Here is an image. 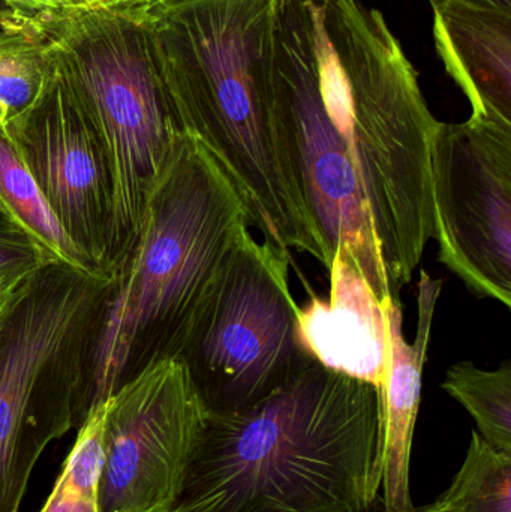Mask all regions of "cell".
Here are the masks:
<instances>
[{"instance_id":"6da1fadb","label":"cell","mask_w":511,"mask_h":512,"mask_svg":"<svg viewBox=\"0 0 511 512\" xmlns=\"http://www.w3.org/2000/svg\"><path fill=\"white\" fill-rule=\"evenodd\" d=\"M272 105L306 194L332 206L365 201L401 301L435 237L441 122L383 12L360 0H279Z\"/></svg>"},{"instance_id":"7a4b0ae2","label":"cell","mask_w":511,"mask_h":512,"mask_svg":"<svg viewBox=\"0 0 511 512\" xmlns=\"http://www.w3.org/2000/svg\"><path fill=\"white\" fill-rule=\"evenodd\" d=\"M278 6L279 0H176L129 15L147 30L183 132L233 183L249 227L267 245L311 255L329 270L273 117Z\"/></svg>"},{"instance_id":"3957f363","label":"cell","mask_w":511,"mask_h":512,"mask_svg":"<svg viewBox=\"0 0 511 512\" xmlns=\"http://www.w3.org/2000/svg\"><path fill=\"white\" fill-rule=\"evenodd\" d=\"M381 484L380 394L312 361L249 408L209 415L173 512H374Z\"/></svg>"},{"instance_id":"277c9868","label":"cell","mask_w":511,"mask_h":512,"mask_svg":"<svg viewBox=\"0 0 511 512\" xmlns=\"http://www.w3.org/2000/svg\"><path fill=\"white\" fill-rule=\"evenodd\" d=\"M249 228L233 183L197 140L183 135L111 276L84 418L147 367L179 358Z\"/></svg>"},{"instance_id":"5b68a950","label":"cell","mask_w":511,"mask_h":512,"mask_svg":"<svg viewBox=\"0 0 511 512\" xmlns=\"http://www.w3.org/2000/svg\"><path fill=\"white\" fill-rule=\"evenodd\" d=\"M33 21L107 156L113 182L111 277L134 243L150 192L185 132L138 18L78 8Z\"/></svg>"},{"instance_id":"8992f818","label":"cell","mask_w":511,"mask_h":512,"mask_svg":"<svg viewBox=\"0 0 511 512\" xmlns=\"http://www.w3.org/2000/svg\"><path fill=\"white\" fill-rule=\"evenodd\" d=\"M110 277L39 268L0 331V512H18L50 442L84 421Z\"/></svg>"},{"instance_id":"52a82bcc","label":"cell","mask_w":511,"mask_h":512,"mask_svg":"<svg viewBox=\"0 0 511 512\" xmlns=\"http://www.w3.org/2000/svg\"><path fill=\"white\" fill-rule=\"evenodd\" d=\"M290 262L251 228L231 252L177 358L210 415L249 408L315 361L300 340Z\"/></svg>"},{"instance_id":"ba28073f","label":"cell","mask_w":511,"mask_h":512,"mask_svg":"<svg viewBox=\"0 0 511 512\" xmlns=\"http://www.w3.org/2000/svg\"><path fill=\"white\" fill-rule=\"evenodd\" d=\"M438 261L511 307V122H441L431 155Z\"/></svg>"},{"instance_id":"9c48e42d","label":"cell","mask_w":511,"mask_h":512,"mask_svg":"<svg viewBox=\"0 0 511 512\" xmlns=\"http://www.w3.org/2000/svg\"><path fill=\"white\" fill-rule=\"evenodd\" d=\"M209 411L182 361H158L105 400L101 512H173Z\"/></svg>"},{"instance_id":"30bf717a","label":"cell","mask_w":511,"mask_h":512,"mask_svg":"<svg viewBox=\"0 0 511 512\" xmlns=\"http://www.w3.org/2000/svg\"><path fill=\"white\" fill-rule=\"evenodd\" d=\"M6 132L66 236L102 276L110 277V167L56 68L38 104Z\"/></svg>"},{"instance_id":"8fae6325","label":"cell","mask_w":511,"mask_h":512,"mask_svg":"<svg viewBox=\"0 0 511 512\" xmlns=\"http://www.w3.org/2000/svg\"><path fill=\"white\" fill-rule=\"evenodd\" d=\"M327 271L329 298L311 292V300L297 310L303 348L326 369L372 385L381 394L389 369L383 301L341 255H333Z\"/></svg>"},{"instance_id":"7c38bea8","label":"cell","mask_w":511,"mask_h":512,"mask_svg":"<svg viewBox=\"0 0 511 512\" xmlns=\"http://www.w3.org/2000/svg\"><path fill=\"white\" fill-rule=\"evenodd\" d=\"M441 289V280L432 279L428 271L420 270L419 318L413 343H408L402 333L401 301L392 298L383 301L389 331V369L380 394L383 418L381 510L384 512H408L414 508L410 490L411 451L422 399L423 369L428 360L432 322Z\"/></svg>"},{"instance_id":"4fadbf2b","label":"cell","mask_w":511,"mask_h":512,"mask_svg":"<svg viewBox=\"0 0 511 512\" xmlns=\"http://www.w3.org/2000/svg\"><path fill=\"white\" fill-rule=\"evenodd\" d=\"M434 39L471 116L511 122V11L449 0L434 9Z\"/></svg>"},{"instance_id":"5bb4252c","label":"cell","mask_w":511,"mask_h":512,"mask_svg":"<svg viewBox=\"0 0 511 512\" xmlns=\"http://www.w3.org/2000/svg\"><path fill=\"white\" fill-rule=\"evenodd\" d=\"M0 209L50 264L105 277L66 236L14 141L3 129H0Z\"/></svg>"},{"instance_id":"9a60e30c","label":"cell","mask_w":511,"mask_h":512,"mask_svg":"<svg viewBox=\"0 0 511 512\" xmlns=\"http://www.w3.org/2000/svg\"><path fill=\"white\" fill-rule=\"evenodd\" d=\"M53 71L35 21L8 12L0 20V129L11 128L38 104Z\"/></svg>"},{"instance_id":"2e32d148","label":"cell","mask_w":511,"mask_h":512,"mask_svg":"<svg viewBox=\"0 0 511 512\" xmlns=\"http://www.w3.org/2000/svg\"><path fill=\"white\" fill-rule=\"evenodd\" d=\"M443 390L476 421V432L497 450L511 454V361L485 370L459 361L447 370Z\"/></svg>"},{"instance_id":"e0dca14e","label":"cell","mask_w":511,"mask_h":512,"mask_svg":"<svg viewBox=\"0 0 511 512\" xmlns=\"http://www.w3.org/2000/svg\"><path fill=\"white\" fill-rule=\"evenodd\" d=\"M105 402L90 409L41 512H101Z\"/></svg>"},{"instance_id":"ac0fdd59","label":"cell","mask_w":511,"mask_h":512,"mask_svg":"<svg viewBox=\"0 0 511 512\" xmlns=\"http://www.w3.org/2000/svg\"><path fill=\"white\" fill-rule=\"evenodd\" d=\"M437 501L452 512H511V454L474 429L461 469Z\"/></svg>"},{"instance_id":"d6986e66","label":"cell","mask_w":511,"mask_h":512,"mask_svg":"<svg viewBox=\"0 0 511 512\" xmlns=\"http://www.w3.org/2000/svg\"><path fill=\"white\" fill-rule=\"evenodd\" d=\"M50 264L0 209V279L26 282Z\"/></svg>"},{"instance_id":"ffe728a7","label":"cell","mask_w":511,"mask_h":512,"mask_svg":"<svg viewBox=\"0 0 511 512\" xmlns=\"http://www.w3.org/2000/svg\"><path fill=\"white\" fill-rule=\"evenodd\" d=\"M176 0H93L92 8L111 9V11L126 12V14H138L146 9Z\"/></svg>"},{"instance_id":"44dd1931","label":"cell","mask_w":511,"mask_h":512,"mask_svg":"<svg viewBox=\"0 0 511 512\" xmlns=\"http://www.w3.org/2000/svg\"><path fill=\"white\" fill-rule=\"evenodd\" d=\"M32 277H30V279H32ZM29 280H26V282H8V280L0 279V331H2L3 322H5L6 315H8L12 303H14L15 298H17L21 289L24 288V285H26Z\"/></svg>"},{"instance_id":"7402d4cb","label":"cell","mask_w":511,"mask_h":512,"mask_svg":"<svg viewBox=\"0 0 511 512\" xmlns=\"http://www.w3.org/2000/svg\"><path fill=\"white\" fill-rule=\"evenodd\" d=\"M449 0H429L432 9L438 8ZM462 2L474 3V5L488 6V8L503 9V11H511V0H462Z\"/></svg>"},{"instance_id":"603a6c76","label":"cell","mask_w":511,"mask_h":512,"mask_svg":"<svg viewBox=\"0 0 511 512\" xmlns=\"http://www.w3.org/2000/svg\"><path fill=\"white\" fill-rule=\"evenodd\" d=\"M374 512H384L383 510H377ZM408 512H452L449 510V508L446 507V505L440 504V502L435 501L434 504L431 505H423V507L416 508L414 507L413 510Z\"/></svg>"}]
</instances>
